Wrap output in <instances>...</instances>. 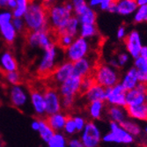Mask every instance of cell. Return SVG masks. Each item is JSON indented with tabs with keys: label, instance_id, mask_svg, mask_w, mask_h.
<instances>
[{
	"label": "cell",
	"instance_id": "18",
	"mask_svg": "<svg viewBox=\"0 0 147 147\" xmlns=\"http://www.w3.org/2000/svg\"><path fill=\"white\" fill-rule=\"evenodd\" d=\"M87 102L94 101V100H106V87L94 83L82 96Z\"/></svg>",
	"mask_w": 147,
	"mask_h": 147
},
{
	"label": "cell",
	"instance_id": "11",
	"mask_svg": "<svg viewBox=\"0 0 147 147\" xmlns=\"http://www.w3.org/2000/svg\"><path fill=\"white\" fill-rule=\"evenodd\" d=\"M125 49L129 55L132 58H137L139 57L140 50L143 47L142 40L140 34L137 30H132L129 34H127V36L123 40Z\"/></svg>",
	"mask_w": 147,
	"mask_h": 147
},
{
	"label": "cell",
	"instance_id": "27",
	"mask_svg": "<svg viewBox=\"0 0 147 147\" xmlns=\"http://www.w3.org/2000/svg\"><path fill=\"white\" fill-rule=\"evenodd\" d=\"M78 18L81 24H96L97 13L92 7L88 6Z\"/></svg>",
	"mask_w": 147,
	"mask_h": 147
},
{
	"label": "cell",
	"instance_id": "20",
	"mask_svg": "<svg viewBox=\"0 0 147 147\" xmlns=\"http://www.w3.org/2000/svg\"><path fill=\"white\" fill-rule=\"evenodd\" d=\"M66 118H67V114L66 113H57L53 115H46V116L43 117V119L46 121V123L54 129L60 130L63 128H64Z\"/></svg>",
	"mask_w": 147,
	"mask_h": 147
},
{
	"label": "cell",
	"instance_id": "33",
	"mask_svg": "<svg viewBox=\"0 0 147 147\" xmlns=\"http://www.w3.org/2000/svg\"><path fill=\"white\" fill-rule=\"evenodd\" d=\"M28 5V0H17V6L15 11H13L14 18H20L25 14Z\"/></svg>",
	"mask_w": 147,
	"mask_h": 147
},
{
	"label": "cell",
	"instance_id": "6",
	"mask_svg": "<svg viewBox=\"0 0 147 147\" xmlns=\"http://www.w3.org/2000/svg\"><path fill=\"white\" fill-rule=\"evenodd\" d=\"M80 139L85 147H97L102 141L101 131L94 122H86Z\"/></svg>",
	"mask_w": 147,
	"mask_h": 147
},
{
	"label": "cell",
	"instance_id": "19",
	"mask_svg": "<svg viewBox=\"0 0 147 147\" xmlns=\"http://www.w3.org/2000/svg\"><path fill=\"white\" fill-rule=\"evenodd\" d=\"M120 83L124 87L126 91L131 90L135 88L139 84V79L138 75V70L133 66V67L129 68L124 75L121 78Z\"/></svg>",
	"mask_w": 147,
	"mask_h": 147
},
{
	"label": "cell",
	"instance_id": "25",
	"mask_svg": "<svg viewBox=\"0 0 147 147\" xmlns=\"http://www.w3.org/2000/svg\"><path fill=\"white\" fill-rule=\"evenodd\" d=\"M10 93H11V101L14 107L19 108V107H21L25 104L26 100V97L20 87H19L18 86H13Z\"/></svg>",
	"mask_w": 147,
	"mask_h": 147
},
{
	"label": "cell",
	"instance_id": "8",
	"mask_svg": "<svg viewBox=\"0 0 147 147\" xmlns=\"http://www.w3.org/2000/svg\"><path fill=\"white\" fill-rule=\"evenodd\" d=\"M126 92L127 91L121 83L106 88V100L109 105L126 107Z\"/></svg>",
	"mask_w": 147,
	"mask_h": 147
},
{
	"label": "cell",
	"instance_id": "43",
	"mask_svg": "<svg viewBox=\"0 0 147 147\" xmlns=\"http://www.w3.org/2000/svg\"><path fill=\"white\" fill-rule=\"evenodd\" d=\"M100 3H101V0H90L88 5L92 8H95V7H99Z\"/></svg>",
	"mask_w": 147,
	"mask_h": 147
},
{
	"label": "cell",
	"instance_id": "35",
	"mask_svg": "<svg viewBox=\"0 0 147 147\" xmlns=\"http://www.w3.org/2000/svg\"><path fill=\"white\" fill-rule=\"evenodd\" d=\"M64 130L69 135H73L77 132L74 118L71 115V114H67V118H66V123L64 125Z\"/></svg>",
	"mask_w": 147,
	"mask_h": 147
},
{
	"label": "cell",
	"instance_id": "30",
	"mask_svg": "<svg viewBox=\"0 0 147 147\" xmlns=\"http://www.w3.org/2000/svg\"><path fill=\"white\" fill-rule=\"evenodd\" d=\"M1 63H2V65L5 71H15L18 70V63H17L15 58L13 57V56L10 52H5L2 56Z\"/></svg>",
	"mask_w": 147,
	"mask_h": 147
},
{
	"label": "cell",
	"instance_id": "22",
	"mask_svg": "<svg viewBox=\"0 0 147 147\" xmlns=\"http://www.w3.org/2000/svg\"><path fill=\"white\" fill-rule=\"evenodd\" d=\"M134 67L138 70L139 82L147 84V58L140 56L135 58Z\"/></svg>",
	"mask_w": 147,
	"mask_h": 147
},
{
	"label": "cell",
	"instance_id": "47",
	"mask_svg": "<svg viewBox=\"0 0 147 147\" xmlns=\"http://www.w3.org/2000/svg\"><path fill=\"white\" fill-rule=\"evenodd\" d=\"M138 5L141 6V5H147V0H136Z\"/></svg>",
	"mask_w": 147,
	"mask_h": 147
},
{
	"label": "cell",
	"instance_id": "10",
	"mask_svg": "<svg viewBox=\"0 0 147 147\" xmlns=\"http://www.w3.org/2000/svg\"><path fill=\"white\" fill-rule=\"evenodd\" d=\"M57 91V89L45 87L43 96L45 100V112L47 115L57 114L62 111L60 96Z\"/></svg>",
	"mask_w": 147,
	"mask_h": 147
},
{
	"label": "cell",
	"instance_id": "32",
	"mask_svg": "<svg viewBox=\"0 0 147 147\" xmlns=\"http://www.w3.org/2000/svg\"><path fill=\"white\" fill-rule=\"evenodd\" d=\"M73 6V13L77 17L79 16L81 13L89 6L86 0H70Z\"/></svg>",
	"mask_w": 147,
	"mask_h": 147
},
{
	"label": "cell",
	"instance_id": "13",
	"mask_svg": "<svg viewBox=\"0 0 147 147\" xmlns=\"http://www.w3.org/2000/svg\"><path fill=\"white\" fill-rule=\"evenodd\" d=\"M147 92V84L141 83L131 90L126 92V103L127 106L139 105L145 102V95Z\"/></svg>",
	"mask_w": 147,
	"mask_h": 147
},
{
	"label": "cell",
	"instance_id": "1",
	"mask_svg": "<svg viewBox=\"0 0 147 147\" xmlns=\"http://www.w3.org/2000/svg\"><path fill=\"white\" fill-rule=\"evenodd\" d=\"M50 5H44L42 2L36 3L34 0H28V5L24 14L26 28L31 31L46 28L49 21V8Z\"/></svg>",
	"mask_w": 147,
	"mask_h": 147
},
{
	"label": "cell",
	"instance_id": "29",
	"mask_svg": "<svg viewBox=\"0 0 147 147\" xmlns=\"http://www.w3.org/2000/svg\"><path fill=\"white\" fill-rule=\"evenodd\" d=\"M0 74H1V76L5 79H6L8 82L11 83L14 86H20L23 83L21 75L19 72H16V71H5L4 68H0Z\"/></svg>",
	"mask_w": 147,
	"mask_h": 147
},
{
	"label": "cell",
	"instance_id": "41",
	"mask_svg": "<svg viewBox=\"0 0 147 147\" xmlns=\"http://www.w3.org/2000/svg\"><path fill=\"white\" fill-rule=\"evenodd\" d=\"M11 19V15L9 12H4L0 14V25H2L4 23L9 22Z\"/></svg>",
	"mask_w": 147,
	"mask_h": 147
},
{
	"label": "cell",
	"instance_id": "24",
	"mask_svg": "<svg viewBox=\"0 0 147 147\" xmlns=\"http://www.w3.org/2000/svg\"><path fill=\"white\" fill-rule=\"evenodd\" d=\"M0 31H1V34L5 39V43L8 45H11L14 42L16 35L15 28L13 26V25L9 22L0 25Z\"/></svg>",
	"mask_w": 147,
	"mask_h": 147
},
{
	"label": "cell",
	"instance_id": "17",
	"mask_svg": "<svg viewBox=\"0 0 147 147\" xmlns=\"http://www.w3.org/2000/svg\"><path fill=\"white\" fill-rule=\"evenodd\" d=\"M126 111L128 117L136 120V121L147 122V102L139 105L126 106Z\"/></svg>",
	"mask_w": 147,
	"mask_h": 147
},
{
	"label": "cell",
	"instance_id": "9",
	"mask_svg": "<svg viewBox=\"0 0 147 147\" xmlns=\"http://www.w3.org/2000/svg\"><path fill=\"white\" fill-rule=\"evenodd\" d=\"M97 63V57H92V53L90 52L86 57H83L73 63L72 76L83 78L92 74L93 68Z\"/></svg>",
	"mask_w": 147,
	"mask_h": 147
},
{
	"label": "cell",
	"instance_id": "34",
	"mask_svg": "<svg viewBox=\"0 0 147 147\" xmlns=\"http://www.w3.org/2000/svg\"><path fill=\"white\" fill-rule=\"evenodd\" d=\"M48 144L51 147H63L66 145V138L61 134H54Z\"/></svg>",
	"mask_w": 147,
	"mask_h": 147
},
{
	"label": "cell",
	"instance_id": "40",
	"mask_svg": "<svg viewBox=\"0 0 147 147\" xmlns=\"http://www.w3.org/2000/svg\"><path fill=\"white\" fill-rule=\"evenodd\" d=\"M12 23H13V25H14V28H15L18 31H20V33L23 31L25 26L23 25V23H22L21 20H20V18H14V20H13Z\"/></svg>",
	"mask_w": 147,
	"mask_h": 147
},
{
	"label": "cell",
	"instance_id": "3",
	"mask_svg": "<svg viewBox=\"0 0 147 147\" xmlns=\"http://www.w3.org/2000/svg\"><path fill=\"white\" fill-rule=\"evenodd\" d=\"M102 141L108 144H131L135 142V137L121 125L115 122H109V131L102 136Z\"/></svg>",
	"mask_w": 147,
	"mask_h": 147
},
{
	"label": "cell",
	"instance_id": "49",
	"mask_svg": "<svg viewBox=\"0 0 147 147\" xmlns=\"http://www.w3.org/2000/svg\"><path fill=\"white\" fill-rule=\"evenodd\" d=\"M143 131H144V133L145 135H147V125H145L144 127V129H143Z\"/></svg>",
	"mask_w": 147,
	"mask_h": 147
},
{
	"label": "cell",
	"instance_id": "39",
	"mask_svg": "<svg viewBox=\"0 0 147 147\" xmlns=\"http://www.w3.org/2000/svg\"><path fill=\"white\" fill-rule=\"evenodd\" d=\"M127 36V28L125 26H120L116 31V38L120 41H123Z\"/></svg>",
	"mask_w": 147,
	"mask_h": 147
},
{
	"label": "cell",
	"instance_id": "45",
	"mask_svg": "<svg viewBox=\"0 0 147 147\" xmlns=\"http://www.w3.org/2000/svg\"><path fill=\"white\" fill-rule=\"evenodd\" d=\"M8 6L15 8L17 6V0H8Z\"/></svg>",
	"mask_w": 147,
	"mask_h": 147
},
{
	"label": "cell",
	"instance_id": "48",
	"mask_svg": "<svg viewBox=\"0 0 147 147\" xmlns=\"http://www.w3.org/2000/svg\"><path fill=\"white\" fill-rule=\"evenodd\" d=\"M8 0H0V6H7Z\"/></svg>",
	"mask_w": 147,
	"mask_h": 147
},
{
	"label": "cell",
	"instance_id": "21",
	"mask_svg": "<svg viewBox=\"0 0 147 147\" xmlns=\"http://www.w3.org/2000/svg\"><path fill=\"white\" fill-rule=\"evenodd\" d=\"M79 23L80 22L78 20V18L76 15L72 14L71 17L67 21V23H66V25L61 29L57 30V32L67 34H70L71 36L76 38V36L78 34V25H79Z\"/></svg>",
	"mask_w": 147,
	"mask_h": 147
},
{
	"label": "cell",
	"instance_id": "44",
	"mask_svg": "<svg viewBox=\"0 0 147 147\" xmlns=\"http://www.w3.org/2000/svg\"><path fill=\"white\" fill-rule=\"evenodd\" d=\"M140 57H144V58H147V47L146 46H143L141 50H140V54H139Z\"/></svg>",
	"mask_w": 147,
	"mask_h": 147
},
{
	"label": "cell",
	"instance_id": "15",
	"mask_svg": "<svg viewBox=\"0 0 147 147\" xmlns=\"http://www.w3.org/2000/svg\"><path fill=\"white\" fill-rule=\"evenodd\" d=\"M86 109L92 120H102L104 115H106L107 108L105 106V101L94 100L87 102Z\"/></svg>",
	"mask_w": 147,
	"mask_h": 147
},
{
	"label": "cell",
	"instance_id": "2",
	"mask_svg": "<svg viewBox=\"0 0 147 147\" xmlns=\"http://www.w3.org/2000/svg\"><path fill=\"white\" fill-rule=\"evenodd\" d=\"M92 74L95 82L106 88L116 85L122 78L119 69L106 63H97Z\"/></svg>",
	"mask_w": 147,
	"mask_h": 147
},
{
	"label": "cell",
	"instance_id": "31",
	"mask_svg": "<svg viewBox=\"0 0 147 147\" xmlns=\"http://www.w3.org/2000/svg\"><path fill=\"white\" fill-rule=\"evenodd\" d=\"M147 16V5H141L138 6L136 11L134 12V17H133V20L135 23H144L145 22Z\"/></svg>",
	"mask_w": 147,
	"mask_h": 147
},
{
	"label": "cell",
	"instance_id": "38",
	"mask_svg": "<svg viewBox=\"0 0 147 147\" xmlns=\"http://www.w3.org/2000/svg\"><path fill=\"white\" fill-rule=\"evenodd\" d=\"M74 121H75V124H76V128H77V131L78 132H80L82 131L83 129L85 128V125L86 123V119L82 116H79V115H77V116H74Z\"/></svg>",
	"mask_w": 147,
	"mask_h": 147
},
{
	"label": "cell",
	"instance_id": "4",
	"mask_svg": "<svg viewBox=\"0 0 147 147\" xmlns=\"http://www.w3.org/2000/svg\"><path fill=\"white\" fill-rule=\"evenodd\" d=\"M72 14L73 11L67 8L64 2L61 5L53 4L49 8L48 26L59 30L66 25Z\"/></svg>",
	"mask_w": 147,
	"mask_h": 147
},
{
	"label": "cell",
	"instance_id": "12",
	"mask_svg": "<svg viewBox=\"0 0 147 147\" xmlns=\"http://www.w3.org/2000/svg\"><path fill=\"white\" fill-rule=\"evenodd\" d=\"M80 83H81V78L71 76L67 79L60 85V97L64 96H72L78 97L79 96V89H80Z\"/></svg>",
	"mask_w": 147,
	"mask_h": 147
},
{
	"label": "cell",
	"instance_id": "50",
	"mask_svg": "<svg viewBox=\"0 0 147 147\" xmlns=\"http://www.w3.org/2000/svg\"><path fill=\"white\" fill-rule=\"evenodd\" d=\"M145 101L147 102V92H146V95H145Z\"/></svg>",
	"mask_w": 147,
	"mask_h": 147
},
{
	"label": "cell",
	"instance_id": "28",
	"mask_svg": "<svg viewBox=\"0 0 147 147\" xmlns=\"http://www.w3.org/2000/svg\"><path fill=\"white\" fill-rule=\"evenodd\" d=\"M39 123H40V127H39V131H40V135H41L42 138L45 141V142H49V139L52 138V136L55 134V130L53 129L43 119V117L39 118Z\"/></svg>",
	"mask_w": 147,
	"mask_h": 147
},
{
	"label": "cell",
	"instance_id": "5",
	"mask_svg": "<svg viewBox=\"0 0 147 147\" xmlns=\"http://www.w3.org/2000/svg\"><path fill=\"white\" fill-rule=\"evenodd\" d=\"M91 52V44L88 39L79 36L75 38L73 42L65 51L66 60L71 61L72 63L86 57Z\"/></svg>",
	"mask_w": 147,
	"mask_h": 147
},
{
	"label": "cell",
	"instance_id": "16",
	"mask_svg": "<svg viewBox=\"0 0 147 147\" xmlns=\"http://www.w3.org/2000/svg\"><path fill=\"white\" fill-rule=\"evenodd\" d=\"M106 116L109 118V122L122 123L128 117L126 107L109 105V108L106 109Z\"/></svg>",
	"mask_w": 147,
	"mask_h": 147
},
{
	"label": "cell",
	"instance_id": "26",
	"mask_svg": "<svg viewBox=\"0 0 147 147\" xmlns=\"http://www.w3.org/2000/svg\"><path fill=\"white\" fill-rule=\"evenodd\" d=\"M80 36L86 39H92L99 35V30L96 24H81L79 31Z\"/></svg>",
	"mask_w": 147,
	"mask_h": 147
},
{
	"label": "cell",
	"instance_id": "36",
	"mask_svg": "<svg viewBox=\"0 0 147 147\" xmlns=\"http://www.w3.org/2000/svg\"><path fill=\"white\" fill-rule=\"evenodd\" d=\"M99 7L101 11L115 13V0H101V3H100Z\"/></svg>",
	"mask_w": 147,
	"mask_h": 147
},
{
	"label": "cell",
	"instance_id": "7",
	"mask_svg": "<svg viewBox=\"0 0 147 147\" xmlns=\"http://www.w3.org/2000/svg\"><path fill=\"white\" fill-rule=\"evenodd\" d=\"M55 56V46H52L45 50V55L43 57V59L36 71L35 77L37 79L43 80L54 73L57 65H54Z\"/></svg>",
	"mask_w": 147,
	"mask_h": 147
},
{
	"label": "cell",
	"instance_id": "23",
	"mask_svg": "<svg viewBox=\"0 0 147 147\" xmlns=\"http://www.w3.org/2000/svg\"><path fill=\"white\" fill-rule=\"evenodd\" d=\"M121 125L129 133L130 135H132L135 138H138L142 134V128L141 126L136 122V120L127 117L124 121L121 123Z\"/></svg>",
	"mask_w": 147,
	"mask_h": 147
},
{
	"label": "cell",
	"instance_id": "37",
	"mask_svg": "<svg viewBox=\"0 0 147 147\" xmlns=\"http://www.w3.org/2000/svg\"><path fill=\"white\" fill-rule=\"evenodd\" d=\"M115 58H116V61L118 63V67L120 69L122 67H124V66L129 63L130 56L129 55L128 52H121L115 57Z\"/></svg>",
	"mask_w": 147,
	"mask_h": 147
},
{
	"label": "cell",
	"instance_id": "46",
	"mask_svg": "<svg viewBox=\"0 0 147 147\" xmlns=\"http://www.w3.org/2000/svg\"><path fill=\"white\" fill-rule=\"evenodd\" d=\"M32 127H33V129H36V130H38V129H39L40 123H39V120H38V119H36L35 121L33 123V124H32Z\"/></svg>",
	"mask_w": 147,
	"mask_h": 147
},
{
	"label": "cell",
	"instance_id": "14",
	"mask_svg": "<svg viewBox=\"0 0 147 147\" xmlns=\"http://www.w3.org/2000/svg\"><path fill=\"white\" fill-rule=\"evenodd\" d=\"M138 7V5L136 0H115V13L123 17H128L134 14Z\"/></svg>",
	"mask_w": 147,
	"mask_h": 147
},
{
	"label": "cell",
	"instance_id": "42",
	"mask_svg": "<svg viewBox=\"0 0 147 147\" xmlns=\"http://www.w3.org/2000/svg\"><path fill=\"white\" fill-rule=\"evenodd\" d=\"M69 145L71 147H82L83 144L80 138H72L69 141Z\"/></svg>",
	"mask_w": 147,
	"mask_h": 147
}]
</instances>
